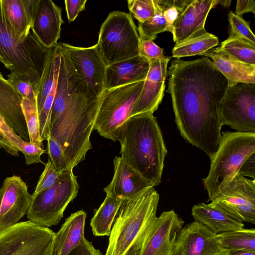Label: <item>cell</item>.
I'll return each instance as SVG.
<instances>
[{
  "instance_id": "obj_1",
  "label": "cell",
  "mask_w": 255,
  "mask_h": 255,
  "mask_svg": "<svg viewBox=\"0 0 255 255\" xmlns=\"http://www.w3.org/2000/svg\"><path fill=\"white\" fill-rule=\"evenodd\" d=\"M167 92L181 135L211 158L221 136L219 109L228 87L226 77L207 57L177 59L167 70Z\"/></svg>"
},
{
  "instance_id": "obj_2",
  "label": "cell",
  "mask_w": 255,
  "mask_h": 255,
  "mask_svg": "<svg viewBox=\"0 0 255 255\" xmlns=\"http://www.w3.org/2000/svg\"><path fill=\"white\" fill-rule=\"evenodd\" d=\"M61 62L51 109L50 136L60 145L71 169L92 148L90 136L102 96L94 94L76 73L68 57Z\"/></svg>"
},
{
  "instance_id": "obj_3",
  "label": "cell",
  "mask_w": 255,
  "mask_h": 255,
  "mask_svg": "<svg viewBox=\"0 0 255 255\" xmlns=\"http://www.w3.org/2000/svg\"><path fill=\"white\" fill-rule=\"evenodd\" d=\"M117 140L125 161L154 186L158 185L167 150L153 113L130 117L120 128Z\"/></svg>"
},
{
  "instance_id": "obj_4",
  "label": "cell",
  "mask_w": 255,
  "mask_h": 255,
  "mask_svg": "<svg viewBox=\"0 0 255 255\" xmlns=\"http://www.w3.org/2000/svg\"><path fill=\"white\" fill-rule=\"evenodd\" d=\"M159 195L152 188L121 205L109 236L105 255H124L133 245L142 249L156 224Z\"/></svg>"
},
{
  "instance_id": "obj_5",
  "label": "cell",
  "mask_w": 255,
  "mask_h": 255,
  "mask_svg": "<svg viewBox=\"0 0 255 255\" xmlns=\"http://www.w3.org/2000/svg\"><path fill=\"white\" fill-rule=\"evenodd\" d=\"M49 50L32 32L26 37L19 36L6 17L0 3V62L11 73L30 80L37 91Z\"/></svg>"
},
{
  "instance_id": "obj_6",
  "label": "cell",
  "mask_w": 255,
  "mask_h": 255,
  "mask_svg": "<svg viewBox=\"0 0 255 255\" xmlns=\"http://www.w3.org/2000/svg\"><path fill=\"white\" fill-rule=\"evenodd\" d=\"M255 152V133L225 131L218 148L210 158V170L202 179L212 201L237 174L248 157Z\"/></svg>"
},
{
  "instance_id": "obj_7",
  "label": "cell",
  "mask_w": 255,
  "mask_h": 255,
  "mask_svg": "<svg viewBox=\"0 0 255 255\" xmlns=\"http://www.w3.org/2000/svg\"><path fill=\"white\" fill-rule=\"evenodd\" d=\"M96 45L108 66L139 55L140 39L131 14L110 13L101 26Z\"/></svg>"
},
{
  "instance_id": "obj_8",
  "label": "cell",
  "mask_w": 255,
  "mask_h": 255,
  "mask_svg": "<svg viewBox=\"0 0 255 255\" xmlns=\"http://www.w3.org/2000/svg\"><path fill=\"white\" fill-rule=\"evenodd\" d=\"M79 188L73 169L60 173L50 188L32 195L27 218L42 227L57 225L63 217L68 204L77 196Z\"/></svg>"
},
{
  "instance_id": "obj_9",
  "label": "cell",
  "mask_w": 255,
  "mask_h": 255,
  "mask_svg": "<svg viewBox=\"0 0 255 255\" xmlns=\"http://www.w3.org/2000/svg\"><path fill=\"white\" fill-rule=\"evenodd\" d=\"M144 82L143 80L106 90L102 96L94 130L106 138L117 141L120 128L130 117Z\"/></svg>"
},
{
  "instance_id": "obj_10",
  "label": "cell",
  "mask_w": 255,
  "mask_h": 255,
  "mask_svg": "<svg viewBox=\"0 0 255 255\" xmlns=\"http://www.w3.org/2000/svg\"><path fill=\"white\" fill-rule=\"evenodd\" d=\"M55 233L29 221L0 230V255H53Z\"/></svg>"
},
{
  "instance_id": "obj_11",
  "label": "cell",
  "mask_w": 255,
  "mask_h": 255,
  "mask_svg": "<svg viewBox=\"0 0 255 255\" xmlns=\"http://www.w3.org/2000/svg\"><path fill=\"white\" fill-rule=\"evenodd\" d=\"M222 126L240 132L255 133V84L228 87L219 109Z\"/></svg>"
},
{
  "instance_id": "obj_12",
  "label": "cell",
  "mask_w": 255,
  "mask_h": 255,
  "mask_svg": "<svg viewBox=\"0 0 255 255\" xmlns=\"http://www.w3.org/2000/svg\"><path fill=\"white\" fill-rule=\"evenodd\" d=\"M232 219L255 223V180L237 174L209 204Z\"/></svg>"
},
{
  "instance_id": "obj_13",
  "label": "cell",
  "mask_w": 255,
  "mask_h": 255,
  "mask_svg": "<svg viewBox=\"0 0 255 255\" xmlns=\"http://www.w3.org/2000/svg\"><path fill=\"white\" fill-rule=\"evenodd\" d=\"M59 52L69 59L79 76L86 83L90 91L101 96L105 89V75L107 64L97 45L80 47L68 43L58 42Z\"/></svg>"
},
{
  "instance_id": "obj_14",
  "label": "cell",
  "mask_w": 255,
  "mask_h": 255,
  "mask_svg": "<svg viewBox=\"0 0 255 255\" xmlns=\"http://www.w3.org/2000/svg\"><path fill=\"white\" fill-rule=\"evenodd\" d=\"M219 239V234L194 221L181 228L173 255H227Z\"/></svg>"
},
{
  "instance_id": "obj_15",
  "label": "cell",
  "mask_w": 255,
  "mask_h": 255,
  "mask_svg": "<svg viewBox=\"0 0 255 255\" xmlns=\"http://www.w3.org/2000/svg\"><path fill=\"white\" fill-rule=\"evenodd\" d=\"M32 198L19 176L7 177L0 188V230L18 223L27 215Z\"/></svg>"
},
{
  "instance_id": "obj_16",
  "label": "cell",
  "mask_w": 255,
  "mask_h": 255,
  "mask_svg": "<svg viewBox=\"0 0 255 255\" xmlns=\"http://www.w3.org/2000/svg\"><path fill=\"white\" fill-rule=\"evenodd\" d=\"M171 58L165 56L148 61L149 71L130 117L147 112L153 114L157 110L164 96L167 65Z\"/></svg>"
},
{
  "instance_id": "obj_17",
  "label": "cell",
  "mask_w": 255,
  "mask_h": 255,
  "mask_svg": "<svg viewBox=\"0 0 255 255\" xmlns=\"http://www.w3.org/2000/svg\"><path fill=\"white\" fill-rule=\"evenodd\" d=\"M114 174L111 183L104 191L123 200L134 199L154 188L150 181L128 164L121 156L114 159Z\"/></svg>"
},
{
  "instance_id": "obj_18",
  "label": "cell",
  "mask_w": 255,
  "mask_h": 255,
  "mask_svg": "<svg viewBox=\"0 0 255 255\" xmlns=\"http://www.w3.org/2000/svg\"><path fill=\"white\" fill-rule=\"evenodd\" d=\"M184 223L173 210L162 212L139 255H173L177 235Z\"/></svg>"
},
{
  "instance_id": "obj_19",
  "label": "cell",
  "mask_w": 255,
  "mask_h": 255,
  "mask_svg": "<svg viewBox=\"0 0 255 255\" xmlns=\"http://www.w3.org/2000/svg\"><path fill=\"white\" fill-rule=\"evenodd\" d=\"M219 0H183L180 13L173 25L175 43L204 31L205 23L210 10Z\"/></svg>"
},
{
  "instance_id": "obj_20",
  "label": "cell",
  "mask_w": 255,
  "mask_h": 255,
  "mask_svg": "<svg viewBox=\"0 0 255 255\" xmlns=\"http://www.w3.org/2000/svg\"><path fill=\"white\" fill-rule=\"evenodd\" d=\"M63 23L60 7L51 0H40L31 30L40 43L49 49L57 45Z\"/></svg>"
},
{
  "instance_id": "obj_21",
  "label": "cell",
  "mask_w": 255,
  "mask_h": 255,
  "mask_svg": "<svg viewBox=\"0 0 255 255\" xmlns=\"http://www.w3.org/2000/svg\"><path fill=\"white\" fill-rule=\"evenodd\" d=\"M22 98L0 72V115L7 124L26 141L29 134L21 102Z\"/></svg>"
},
{
  "instance_id": "obj_22",
  "label": "cell",
  "mask_w": 255,
  "mask_h": 255,
  "mask_svg": "<svg viewBox=\"0 0 255 255\" xmlns=\"http://www.w3.org/2000/svg\"><path fill=\"white\" fill-rule=\"evenodd\" d=\"M149 69L148 61L140 55L108 65L105 75V89L145 80Z\"/></svg>"
},
{
  "instance_id": "obj_23",
  "label": "cell",
  "mask_w": 255,
  "mask_h": 255,
  "mask_svg": "<svg viewBox=\"0 0 255 255\" xmlns=\"http://www.w3.org/2000/svg\"><path fill=\"white\" fill-rule=\"evenodd\" d=\"M87 213L80 210L71 214L55 233L53 255H68L84 237Z\"/></svg>"
},
{
  "instance_id": "obj_24",
  "label": "cell",
  "mask_w": 255,
  "mask_h": 255,
  "mask_svg": "<svg viewBox=\"0 0 255 255\" xmlns=\"http://www.w3.org/2000/svg\"><path fill=\"white\" fill-rule=\"evenodd\" d=\"M40 0H0L3 11L16 33L26 37L31 29Z\"/></svg>"
},
{
  "instance_id": "obj_25",
  "label": "cell",
  "mask_w": 255,
  "mask_h": 255,
  "mask_svg": "<svg viewBox=\"0 0 255 255\" xmlns=\"http://www.w3.org/2000/svg\"><path fill=\"white\" fill-rule=\"evenodd\" d=\"M200 55L212 60L216 68L227 79L228 87L239 83L255 84V65L233 60L215 48Z\"/></svg>"
},
{
  "instance_id": "obj_26",
  "label": "cell",
  "mask_w": 255,
  "mask_h": 255,
  "mask_svg": "<svg viewBox=\"0 0 255 255\" xmlns=\"http://www.w3.org/2000/svg\"><path fill=\"white\" fill-rule=\"evenodd\" d=\"M191 215L195 221L207 226L216 234L243 229L244 224L218 209L204 203L195 205Z\"/></svg>"
},
{
  "instance_id": "obj_27",
  "label": "cell",
  "mask_w": 255,
  "mask_h": 255,
  "mask_svg": "<svg viewBox=\"0 0 255 255\" xmlns=\"http://www.w3.org/2000/svg\"><path fill=\"white\" fill-rule=\"evenodd\" d=\"M124 201L111 195H106L90 222L93 234L95 236H110L112 226Z\"/></svg>"
},
{
  "instance_id": "obj_28",
  "label": "cell",
  "mask_w": 255,
  "mask_h": 255,
  "mask_svg": "<svg viewBox=\"0 0 255 255\" xmlns=\"http://www.w3.org/2000/svg\"><path fill=\"white\" fill-rule=\"evenodd\" d=\"M218 44V37L205 30L181 42L175 43L172 51V57L180 59L184 57L200 55Z\"/></svg>"
},
{
  "instance_id": "obj_29",
  "label": "cell",
  "mask_w": 255,
  "mask_h": 255,
  "mask_svg": "<svg viewBox=\"0 0 255 255\" xmlns=\"http://www.w3.org/2000/svg\"><path fill=\"white\" fill-rule=\"evenodd\" d=\"M0 131L13 146L23 154L26 165L39 163L44 164L41 159V156L46 150L41 147L32 144L29 141L23 140L7 124L0 115Z\"/></svg>"
},
{
  "instance_id": "obj_30",
  "label": "cell",
  "mask_w": 255,
  "mask_h": 255,
  "mask_svg": "<svg viewBox=\"0 0 255 255\" xmlns=\"http://www.w3.org/2000/svg\"><path fill=\"white\" fill-rule=\"evenodd\" d=\"M215 49L233 60L255 65V45L241 38L229 35Z\"/></svg>"
},
{
  "instance_id": "obj_31",
  "label": "cell",
  "mask_w": 255,
  "mask_h": 255,
  "mask_svg": "<svg viewBox=\"0 0 255 255\" xmlns=\"http://www.w3.org/2000/svg\"><path fill=\"white\" fill-rule=\"evenodd\" d=\"M221 246L227 251L255 252V230L242 229L219 234Z\"/></svg>"
},
{
  "instance_id": "obj_32",
  "label": "cell",
  "mask_w": 255,
  "mask_h": 255,
  "mask_svg": "<svg viewBox=\"0 0 255 255\" xmlns=\"http://www.w3.org/2000/svg\"><path fill=\"white\" fill-rule=\"evenodd\" d=\"M21 106L28 131L29 142L42 147L43 141L39 132L37 97L22 98Z\"/></svg>"
},
{
  "instance_id": "obj_33",
  "label": "cell",
  "mask_w": 255,
  "mask_h": 255,
  "mask_svg": "<svg viewBox=\"0 0 255 255\" xmlns=\"http://www.w3.org/2000/svg\"><path fill=\"white\" fill-rule=\"evenodd\" d=\"M155 13L154 16L139 22L137 30L140 40H154L158 33L165 32L166 23L158 0H153Z\"/></svg>"
},
{
  "instance_id": "obj_34",
  "label": "cell",
  "mask_w": 255,
  "mask_h": 255,
  "mask_svg": "<svg viewBox=\"0 0 255 255\" xmlns=\"http://www.w3.org/2000/svg\"><path fill=\"white\" fill-rule=\"evenodd\" d=\"M57 81L58 79L54 81L43 107L38 113L39 132L42 141L47 140L50 137L51 109L56 94Z\"/></svg>"
},
{
  "instance_id": "obj_35",
  "label": "cell",
  "mask_w": 255,
  "mask_h": 255,
  "mask_svg": "<svg viewBox=\"0 0 255 255\" xmlns=\"http://www.w3.org/2000/svg\"><path fill=\"white\" fill-rule=\"evenodd\" d=\"M230 31L229 35L234 36L255 45V36L252 31L250 23L233 11L228 13Z\"/></svg>"
},
{
  "instance_id": "obj_36",
  "label": "cell",
  "mask_w": 255,
  "mask_h": 255,
  "mask_svg": "<svg viewBox=\"0 0 255 255\" xmlns=\"http://www.w3.org/2000/svg\"><path fill=\"white\" fill-rule=\"evenodd\" d=\"M166 23L165 31L173 33V25L178 18L183 0H158Z\"/></svg>"
},
{
  "instance_id": "obj_37",
  "label": "cell",
  "mask_w": 255,
  "mask_h": 255,
  "mask_svg": "<svg viewBox=\"0 0 255 255\" xmlns=\"http://www.w3.org/2000/svg\"><path fill=\"white\" fill-rule=\"evenodd\" d=\"M128 5L130 12L139 22L148 19L155 13L153 0H128Z\"/></svg>"
},
{
  "instance_id": "obj_38",
  "label": "cell",
  "mask_w": 255,
  "mask_h": 255,
  "mask_svg": "<svg viewBox=\"0 0 255 255\" xmlns=\"http://www.w3.org/2000/svg\"><path fill=\"white\" fill-rule=\"evenodd\" d=\"M47 153L49 158L58 173H61L70 169L63 151L58 143L50 136L46 140Z\"/></svg>"
},
{
  "instance_id": "obj_39",
  "label": "cell",
  "mask_w": 255,
  "mask_h": 255,
  "mask_svg": "<svg viewBox=\"0 0 255 255\" xmlns=\"http://www.w3.org/2000/svg\"><path fill=\"white\" fill-rule=\"evenodd\" d=\"M59 174L49 158L45 164L44 169L39 177L32 195H37L51 187L56 182Z\"/></svg>"
},
{
  "instance_id": "obj_40",
  "label": "cell",
  "mask_w": 255,
  "mask_h": 255,
  "mask_svg": "<svg viewBox=\"0 0 255 255\" xmlns=\"http://www.w3.org/2000/svg\"><path fill=\"white\" fill-rule=\"evenodd\" d=\"M7 81L21 98H33L37 97V90L30 80L18 78L11 73L7 75Z\"/></svg>"
},
{
  "instance_id": "obj_41",
  "label": "cell",
  "mask_w": 255,
  "mask_h": 255,
  "mask_svg": "<svg viewBox=\"0 0 255 255\" xmlns=\"http://www.w3.org/2000/svg\"><path fill=\"white\" fill-rule=\"evenodd\" d=\"M139 55L148 61L165 57L163 49L150 40H140Z\"/></svg>"
},
{
  "instance_id": "obj_42",
  "label": "cell",
  "mask_w": 255,
  "mask_h": 255,
  "mask_svg": "<svg viewBox=\"0 0 255 255\" xmlns=\"http://www.w3.org/2000/svg\"><path fill=\"white\" fill-rule=\"evenodd\" d=\"M64 2L68 21L72 22L85 9L87 0H65Z\"/></svg>"
},
{
  "instance_id": "obj_43",
  "label": "cell",
  "mask_w": 255,
  "mask_h": 255,
  "mask_svg": "<svg viewBox=\"0 0 255 255\" xmlns=\"http://www.w3.org/2000/svg\"><path fill=\"white\" fill-rule=\"evenodd\" d=\"M68 255H103L100 251L93 246L92 242L84 238L81 243Z\"/></svg>"
},
{
  "instance_id": "obj_44",
  "label": "cell",
  "mask_w": 255,
  "mask_h": 255,
  "mask_svg": "<svg viewBox=\"0 0 255 255\" xmlns=\"http://www.w3.org/2000/svg\"><path fill=\"white\" fill-rule=\"evenodd\" d=\"M239 174L255 180V152L251 154L243 164Z\"/></svg>"
},
{
  "instance_id": "obj_45",
  "label": "cell",
  "mask_w": 255,
  "mask_h": 255,
  "mask_svg": "<svg viewBox=\"0 0 255 255\" xmlns=\"http://www.w3.org/2000/svg\"><path fill=\"white\" fill-rule=\"evenodd\" d=\"M247 12L255 14V1L254 0H237L235 13L241 16L244 13Z\"/></svg>"
},
{
  "instance_id": "obj_46",
  "label": "cell",
  "mask_w": 255,
  "mask_h": 255,
  "mask_svg": "<svg viewBox=\"0 0 255 255\" xmlns=\"http://www.w3.org/2000/svg\"><path fill=\"white\" fill-rule=\"evenodd\" d=\"M142 249V248L141 246L135 244L132 246L124 255H139Z\"/></svg>"
},
{
  "instance_id": "obj_47",
  "label": "cell",
  "mask_w": 255,
  "mask_h": 255,
  "mask_svg": "<svg viewBox=\"0 0 255 255\" xmlns=\"http://www.w3.org/2000/svg\"><path fill=\"white\" fill-rule=\"evenodd\" d=\"M227 255H255V252L244 251H228Z\"/></svg>"
},
{
  "instance_id": "obj_48",
  "label": "cell",
  "mask_w": 255,
  "mask_h": 255,
  "mask_svg": "<svg viewBox=\"0 0 255 255\" xmlns=\"http://www.w3.org/2000/svg\"><path fill=\"white\" fill-rule=\"evenodd\" d=\"M231 2V0H219V4L220 3L225 7H228L230 6Z\"/></svg>"
}]
</instances>
